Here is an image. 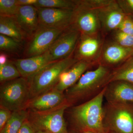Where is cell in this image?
Returning <instances> with one entry per match:
<instances>
[{"label": "cell", "instance_id": "obj_1", "mask_svg": "<svg viewBox=\"0 0 133 133\" xmlns=\"http://www.w3.org/2000/svg\"><path fill=\"white\" fill-rule=\"evenodd\" d=\"M105 87L90 99L72 108L71 121L82 133H108L104 121L103 102Z\"/></svg>", "mask_w": 133, "mask_h": 133}, {"label": "cell", "instance_id": "obj_2", "mask_svg": "<svg viewBox=\"0 0 133 133\" xmlns=\"http://www.w3.org/2000/svg\"><path fill=\"white\" fill-rule=\"evenodd\" d=\"M110 73L108 68L102 65L94 70L86 71L74 85L66 90L67 101L71 105L74 101L93 97L107 85Z\"/></svg>", "mask_w": 133, "mask_h": 133}, {"label": "cell", "instance_id": "obj_3", "mask_svg": "<svg viewBox=\"0 0 133 133\" xmlns=\"http://www.w3.org/2000/svg\"><path fill=\"white\" fill-rule=\"evenodd\" d=\"M78 61L71 56L51 62L27 78L29 84L30 100L53 89L62 72Z\"/></svg>", "mask_w": 133, "mask_h": 133}, {"label": "cell", "instance_id": "obj_4", "mask_svg": "<svg viewBox=\"0 0 133 133\" xmlns=\"http://www.w3.org/2000/svg\"><path fill=\"white\" fill-rule=\"evenodd\" d=\"M30 100L29 84L27 78L21 77L1 84V107L14 112L26 109Z\"/></svg>", "mask_w": 133, "mask_h": 133}, {"label": "cell", "instance_id": "obj_5", "mask_svg": "<svg viewBox=\"0 0 133 133\" xmlns=\"http://www.w3.org/2000/svg\"><path fill=\"white\" fill-rule=\"evenodd\" d=\"M104 112V125L108 133H133V104L107 102Z\"/></svg>", "mask_w": 133, "mask_h": 133}, {"label": "cell", "instance_id": "obj_6", "mask_svg": "<svg viewBox=\"0 0 133 133\" xmlns=\"http://www.w3.org/2000/svg\"><path fill=\"white\" fill-rule=\"evenodd\" d=\"M70 105L68 102L56 109L42 112L29 111L28 120L36 132L68 133L64 115L65 110Z\"/></svg>", "mask_w": 133, "mask_h": 133}, {"label": "cell", "instance_id": "obj_7", "mask_svg": "<svg viewBox=\"0 0 133 133\" xmlns=\"http://www.w3.org/2000/svg\"><path fill=\"white\" fill-rule=\"evenodd\" d=\"M67 29L39 28L29 38L25 51L27 58L38 56L46 52Z\"/></svg>", "mask_w": 133, "mask_h": 133}, {"label": "cell", "instance_id": "obj_8", "mask_svg": "<svg viewBox=\"0 0 133 133\" xmlns=\"http://www.w3.org/2000/svg\"><path fill=\"white\" fill-rule=\"evenodd\" d=\"M97 11L90 9L85 1H77L71 26L83 35L95 33L98 27Z\"/></svg>", "mask_w": 133, "mask_h": 133}, {"label": "cell", "instance_id": "obj_9", "mask_svg": "<svg viewBox=\"0 0 133 133\" xmlns=\"http://www.w3.org/2000/svg\"><path fill=\"white\" fill-rule=\"evenodd\" d=\"M81 34L71 26L66 29L48 50L51 62L70 57L77 45Z\"/></svg>", "mask_w": 133, "mask_h": 133}, {"label": "cell", "instance_id": "obj_10", "mask_svg": "<svg viewBox=\"0 0 133 133\" xmlns=\"http://www.w3.org/2000/svg\"><path fill=\"white\" fill-rule=\"evenodd\" d=\"M39 28L66 29L71 25L74 10L38 8Z\"/></svg>", "mask_w": 133, "mask_h": 133}, {"label": "cell", "instance_id": "obj_11", "mask_svg": "<svg viewBox=\"0 0 133 133\" xmlns=\"http://www.w3.org/2000/svg\"><path fill=\"white\" fill-rule=\"evenodd\" d=\"M68 102L63 92L52 89L30 99L26 109L33 112L48 111Z\"/></svg>", "mask_w": 133, "mask_h": 133}, {"label": "cell", "instance_id": "obj_12", "mask_svg": "<svg viewBox=\"0 0 133 133\" xmlns=\"http://www.w3.org/2000/svg\"><path fill=\"white\" fill-rule=\"evenodd\" d=\"M104 95L109 103L133 104V84L124 81L111 82L106 86Z\"/></svg>", "mask_w": 133, "mask_h": 133}, {"label": "cell", "instance_id": "obj_13", "mask_svg": "<svg viewBox=\"0 0 133 133\" xmlns=\"http://www.w3.org/2000/svg\"><path fill=\"white\" fill-rule=\"evenodd\" d=\"M14 17L29 38L39 28L37 8L33 5L19 6L17 14Z\"/></svg>", "mask_w": 133, "mask_h": 133}, {"label": "cell", "instance_id": "obj_14", "mask_svg": "<svg viewBox=\"0 0 133 133\" xmlns=\"http://www.w3.org/2000/svg\"><path fill=\"white\" fill-rule=\"evenodd\" d=\"M90 62L79 60L69 69L63 72L59 76L54 90L63 92L74 85L91 66Z\"/></svg>", "mask_w": 133, "mask_h": 133}, {"label": "cell", "instance_id": "obj_15", "mask_svg": "<svg viewBox=\"0 0 133 133\" xmlns=\"http://www.w3.org/2000/svg\"><path fill=\"white\" fill-rule=\"evenodd\" d=\"M51 62L47 51L38 56L17 59L14 63L21 73L22 77L27 79Z\"/></svg>", "mask_w": 133, "mask_h": 133}, {"label": "cell", "instance_id": "obj_16", "mask_svg": "<svg viewBox=\"0 0 133 133\" xmlns=\"http://www.w3.org/2000/svg\"><path fill=\"white\" fill-rule=\"evenodd\" d=\"M0 34L22 43L28 38L14 17L0 16Z\"/></svg>", "mask_w": 133, "mask_h": 133}, {"label": "cell", "instance_id": "obj_17", "mask_svg": "<svg viewBox=\"0 0 133 133\" xmlns=\"http://www.w3.org/2000/svg\"><path fill=\"white\" fill-rule=\"evenodd\" d=\"M132 56V49L124 48L119 44L109 45L104 53L105 60L111 64H115L127 60Z\"/></svg>", "mask_w": 133, "mask_h": 133}, {"label": "cell", "instance_id": "obj_18", "mask_svg": "<svg viewBox=\"0 0 133 133\" xmlns=\"http://www.w3.org/2000/svg\"><path fill=\"white\" fill-rule=\"evenodd\" d=\"M77 44V55L75 58L78 60L87 61V59L94 56L97 51L98 42L95 38L85 37L82 34Z\"/></svg>", "mask_w": 133, "mask_h": 133}, {"label": "cell", "instance_id": "obj_19", "mask_svg": "<svg viewBox=\"0 0 133 133\" xmlns=\"http://www.w3.org/2000/svg\"><path fill=\"white\" fill-rule=\"evenodd\" d=\"M118 81H126L133 84V56L110 73L108 84Z\"/></svg>", "mask_w": 133, "mask_h": 133}, {"label": "cell", "instance_id": "obj_20", "mask_svg": "<svg viewBox=\"0 0 133 133\" xmlns=\"http://www.w3.org/2000/svg\"><path fill=\"white\" fill-rule=\"evenodd\" d=\"M29 111L26 109L12 112V116L1 133H17L24 122L28 119Z\"/></svg>", "mask_w": 133, "mask_h": 133}, {"label": "cell", "instance_id": "obj_21", "mask_svg": "<svg viewBox=\"0 0 133 133\" xmlns=\"http://www.w3.org/2000/svg\"><path fill=\"white\" fill-rule=\"evenodd\" d=\"M77 1L68 0H37L34 5L38 8H52L74 10L76 7Z\"/></svg>", "mask_w": 133, "mask_h": 133}, {"label": "cell", "instance_id": "obj_22", "mask_svg": "<svg viewBox=\"0 0 133 133\" xmlns=\"http://www.w3.org/2000/svg\"><path fill=\"white\" fill-rule=\"evenodd\" d=\"M22 77L18 69L14 62H8L5 64L0 65V81L1 83Z\"/></svg>", "mask_w": 133, "mask_h": 133}, {"label": "cell", "instance_id": "obj_23", "mask_svg": "<svg viewBox=\"0 0 133 133\" xmlns=\"http://www.w3.org/2000/svg\"><path fill=\"white\" fill-rule=\"evenodd\" d=\"M105 16V23L108 29L113 30L118 28L125 19L124 14L117 9H110Z\"/></svg>", "mask_w": 133, "mask_h": 133}, {"label": "cell", "instance_id": "obj_24", "mask_svg": "<svg viewBox=\"0 0 133 133\" xmlns=\"http://www.w3.org/2000/svg\"><path fill=\"white\" fill-rule=\"evenodd\" d=\"M19 6L17 0H0V16L14 17Z\"/></svg>", "mask_w": 133, "mask_h": 133}, {"label": "cell", "instance_id": "obj_25", "mask_svg": "<svg viewBox=\"0 0 133 133\" xmlns=\"http://www.w3.org/2000/svg\"><path fill=\"white\" fill-rule=\"evenodd\" d=\"M22 44L14 38L4 35H0V49L1 50L16 52L22 49Z\"/></svg>", "mask_w": 133, "mask_h": 133}, {"label": "cell", "instance_id": "obj_26", "mask_svg": "<svg viewBox=\"0 0 133 133\" xmlns=\"http://www.w3.org/2000/svg\"><path fill=\"white\" fill-rule=\"evenodd\" d=\"M115 38L118 44L124 48L133 49V35L120 31L116 34Z\"/></svg>", "mask_w": 133, "mask_h": 133}, {"label": "cell", "instance_id": "obj_27", "mask_svg": "<svg viewBox=\"0 0 133 133\" xmlns=\"http://www.w3.org/2000/svg\"><path fill=\"white\" fill-rule=\"evenodd\" d=\"M118 28L123 33L133 35V21L129 18H125Z\"/></svg>", "mask_w": 133, "mask_h": 133}, {"label": "cell", "instance_id": "obj_28", "mask_svg": "<svg viewBox=\"0 0 133 133\" xmlns=\"http://www.w3.org/2000/svg\"><path fill=\"white\" fill-rule=\"evenodd\" d=\"M12 112L8 109L0 108V131L5 127L11 118Z\"/></svg>", "mask_w": 133, "mask_h": 133}, {"label": "cell", "instance_id": "obj_29", "mask_svg": "<svg viewBox=\"0 0 133 133\" xmlns=\"http://www.w3.org/2000/svg\"><path fill=\"white\" fill-rule=\"evenodd\" d=\"M17 133H36V131L27 119L22 124Z\"/></svg>", "mask_w": 133, "mask_h": 133}, {"label": "cell", "instance_id": "obj_30", "mask_svg": "<svg viewBox=\"0 0 133 133\" xmlns=\"http://www.w3.org/2000/svg\"><path fill=\"white\" fill-rule=\"evenodd\" d=\"M37 1V0H17V4L19 6H34Z\"/></svg>", "mask_w": 133, "mask_h": 133}, {"label": "cell", "instance_id": "obj_31", "mask_svg": "<svg viewBox=\"0 0 133 133\" xmlns=\"http://www.w3.org/2000/svg\"><path fill=\"white\" fill-rule=\"evenodd\" d=\"M8 56L3 52H1L0 54V65L5 64L6 63H7Z\"/></svg>", "mask_w": 133, "mask_h": 133}, {"label": "cell", "instance_id": "obj_32", "mask_svg": "<svg viewBox=\"0 0 133 133\" xmlns=\"http://www.w3.org/2000/svg\"><path fill=\"white\" fill-rule=\"evenodd\" d=\"M128 6L131 11H133V0H127L126 1Z\"/></svg>", "mask_w": 133, "mask_h": 133}, {"label": "cell", "instance_id": "obj_33", "mask_svg": "<svg viewBox=\"0 0 133 133\" xmlns=\"http://www.w3.org/2000/svg\"><path fill=\"white\" fill-rule=\"evenodd\" d=\"M36 133H49L45 131H36Z\"/></svg>", "mask_w": 133, "mask_h": 133}, {"label": "cell", "instance_id": "obj_34", "mask_svg": "<svg viewBox=\"0 0 133 133\" xmlns=\"http://www.w3.org/2000/svg\"><path fill=\"white\" fill-rule=\"evenodd\" d=\"M83 133H94L93 132H84Z\"/></svg>", "mask_w": 133, "mask_h": 133}, {"label": "cell", "instance_id": "obj_35", "mask_svg": "<svg viewBox=\"0 0 133 133\" xmlns=\"http://www.w3.org/2000/svg\"><path fill=\"white\" fill-rule=\"evenodd\" d=\"M116 133L114 132H109V133Z\"/></svg>", "mask_w": 133, "mask_h": 133}]
</instances>
